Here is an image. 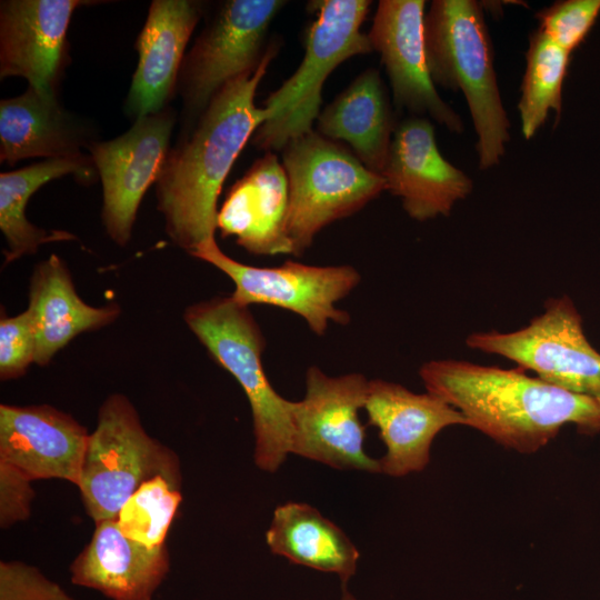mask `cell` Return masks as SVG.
<instances>
[{
    "mask_svg": "<svg viewBox=\"0 0 600 600\" xmlns=\"http://www.w3.org/2000/svg\"><path fill=\"white\" fill-rule=\"evenodd\" d=\"M278 49L271 42L257 70L228 82L191 136L168 154L157 182V208L170 240L190 256L216 241L218 198L241 150L267 119L254 97Z\"/></svg>",
    "mask_w": 600,
    "mask_h": 600,
    "instance_id": "cell-1",
    "label": "cell"
},
{
    "mask_svg": "<svg viewBox=\"0 0 600 600\" xmlns=\"http://www.w3.org/2000/svg\"><path fill=\"white\" fill-rule=\"evenodd\" d=\"M419 376L430 392L456 408L471 427L500 446L530 454L566 424L600 432V404L559 388L520 367L504 369L466 360L424 362Z\"/></svg>",
    "mask_w": 600,
    "mask_h": 600,
    "instance_id": "cell-2",
    "label": "cell"
},
{
    "mask_svg": "<svg viewBox=\"0 0 600 600\" xmlns=\"http://www.w3.org/2000/svg\"><path fill=\"white\" fill-rule=\"evenodd\" d=\"M424 43L432 81L466 97L478 138L479 168L498 164L510 140V122L481 4L473 0L432 1L424 16Z\"/></svg>",
    "mask_w": 600,
    "mask_h": 600,
    "instance_id": "cell-3",
    "label": "cell"
},
{
    "mask_svg": "<svg viewBox=\"0 0 600 600\" xmlns=\"http://www.w3.org/2000/svg\"><path fill=\"white\" fill-rule=\"evenodd\" d=\"M183 320L242 388L252 414L254 464L276 472L290 453L293 401L281 397L268 380L262 364L264 336L249 308L231 297H216L188 307Z\"/></svg>",
    "mask_w": 600,
    "mask_h": 600,
    "instance_id": "cell-4",
    "label": "cell"
},
{
    "mask_svg": "<svg viewBox=\"0 0 600 600\" xmlns=\"http://www.w3.org/2000/svg\"><path fill=\"white\" fill-rule=\"evenodd\" d=\"M370 4L368 0L309 2L317 17L304 33V56L292 76L266 99L267 119L252 137L258 149L281 151L313 131L330 73L346 60L373 51L368 34L361 32Z\"/></svg>",
    "mask_w": 600,
    "mask_h": 600,
    "instance_id": "cell-5",
    "label": "cell"
},
{
    "mask_svg": "<svg viewBox=\"0 0 600 600\" xmlns=\"http://www.w3.org/2000/svg\"><path fill=\"white\" fill-rule=\"evenodd\" d=\"M159 476L181 488L178 456L146 431L128 397L110 394L99 408L77 484L88 516L94 523L117 519L139 487Z\"/></svg>",
    "mask_w": 600,
    "mask_h": 600,
    "instance_id": "cell-6",
    "label": "cell"
},
{
    "mask_svg": "<svg viewBox=\"0 0 600 600\" xmlns=\"http://www.w3.org/2000/svg\"><path fill=\"white\" fill-rule=\"evenodd\" d=\"M281 151L289 187L287 233L294 256H301L322 228L388 191L381 174L343 144L314 130L291 140Z\"/></svg>",
    "mask_w": 600,
    "mask_h": 600,
    "instance_id": "cell-7",
    "label": "cell"
},
{
    "mask_svg": "<svg viewBox=\"0 0 600 600\" xmlns=\"http://www.w3.org/2000/svg\"><path fill=\"white\" fill-rule=\"evenodd\" d=\"M466 344L498 354L537 377L600 404V352L587 339L572 300L550 298L541 314L516 331L473 332Z\"/></svg>",
    "mask_w": 600,
    "mask_h": 600,
    "instance_id": "cell-8",
    "label": "cell"
},
{
    "mask_svg": "<svg viewBox=\"0 0 600 600\" xmlns=\"http://www.w3.org/2000/svg\"><path fill=\"white\" fill-rule=\"evenodd\" d=\"M191 256L228 276L234 284L230 297L241 306L262 303L292 311L318 336L324 334L330 322L344 326L350 321L349 313L336 304L360 282L359 272L351 266L288 260L278 267H252L227 256L216 241Z\"/></svg>",
    "mask_w": 600,
    "mask_h": 600,
    "instance_id": "cell-9",
    "label": "cell"
},
{
    "mask_svg": "<svg viewBox=\"0 0 600 600\" xmlns=\"http://www.w3.org/2000/svg\"><path fill=\"white\" fill-rule=\"evenodd\" d=\"M280 0L224 1L186 54L179 86L187 110L200 114L231 80L253 72L271 42L269 28L286 4Z\"/></svg>",
    "mask_w": 600,
    "mask_h": 600,
    "instance_id": "cell-10",
    "label": "cell"
},
{
    "mask_svg": "<svg viewBox=\"0 0 600 600\" xmlns=\"http://www.w3.org/2000/svg\"><path fill=\"white\" fill-rule=\"evenodd\" d=\"M369 380L360 373L330 377L318 367L306 373V393L293 401L290 453L338 470L379 472L364 450V407Z\"/></svg>",
    "mask_w": 600,
    "mask_h": 600,
    "instance_id": "cell-11",
    "label": "cell"
},
{
    "mask_svg": "<svg viewBox=\"0 0 600 600\" xmlns=\"http://www.w3.org/2000/svg\"><path fill=\"white\" fill-rule=\"evenodd\" d=\"M174 121L173 111L164 109L138 118L116 139L88 147L102 182L101 220L120 247L130 241L142 198L162 173Z\"/></svg>",
    "mask_w": 600,
    "mask_h": 600,
    "instance_id": "cell-12",
    "label": "cell"
},
{
    "mask_svg": "<svg viewBox=\"0 0 600 600\" xmlns=\"http://www.w3.org/2000/svg\"><path fill=\"white\" fill-rule=\"evenodd\" d=\"M423 0H381L367 33L390 80L394 103L428 114L451 132L463 131L460 117L436 90L426 53Z\"/></svg>",
    "mask_w": 600,
    "mask_h": 600,
    "instance_id": "cell-13",
    "label": "cell"
},
{
    "mask_svg": "<svg viewBox=\"0 0 600 600\" xmlns=\"http://www.w3.org/2000/svg\"><path fill=\"white\" fill-rule=\"evenodd\" d=\"M83 0H6L0 4V77H22L57 97L68 59V29Z\"/></svg>",
    "mask_w": 600,
    "mask_h": 600,
    "instance_id": "cell-14",
    "label": "cell"
},
{
    "mask_svg": "<svg viewBox=\"0 0 600 600\" xmlns=\"http://www.w3.org/2000/svg\"><path fill=\"white\" fill-rule=\"evenodd\" d=\"M363 409L386 447L378 459L380 473L397 478L426 469L441 430L467 426L464 417L441 398L382 379L369 380Z\"/></svg>",
    "mask_w": 600,
    "mask_h": 600,
    "instance_id": "cell-15",
    "label": "cell"
},
{
    "mask_svg": "<svg viewBox=\"0 0 600 600\" xmlns=\"http://www.w3.org/2000/svg\"><path fill=\"white\" fill-rule=\"evenodd\" d=\"M381 176L388 191L400 197L404 211L418 221L449 216L472 191V180L440 153L427 118L397 124Z\"/></svg>",
    "mask_w": 600,
    "mask_h": 600,
    "instance_id": "cell-16",
    "label": "cell"
},
{
    "mask_svg": "<svg viewBox=\"0 0 600 600\" xmlns=\"http://www.w3.org/2000/svg\"><path fill=\"white\" fill-rule=\"evenodd\" d=\"M90 433L71 414L50 404H0V461L33 481L78 484Z\"/></svg>",
    "mask_w": 600,
    "mask_h": 600,
    "instance_id": "cell-17",
    "label": "cell"
},
{
    "mask_svg": "<svg viewBox=\"0 0 600 600\" xmlns=\"http://www.w3.org/2000/svg\"><path fill=\"white\" fill-rule=\"evenodd\" d=\"M288 178L276 153L268 151L230 188L218 211L217 229L234 237L251 254H292L287 233Z\"/></svg>",
    "mask_w": 600,
    "mask_h": 600,
    "instance_id": "cell-18",
    "label": "cell"
},
{
    "mask_svg": "<svg viewBox=\"0 0 600 600\" xmlns=\"http://www.w3.org/2000/svg\"><path fill=\"white\" fill-rule=\"evenodd\" d=\"M201 7L191 0L152 1L137 38L138 64L126 100L130 116L138 119L164 110L179 81Z\"/></svg>",
    "mask_w": 600,
    "mask_h": 600,
    "instance_id": "cell-19",
    "label": "cell"
},
{
    "mask_svg": "<svg viewBox=\"0 0 600 600\" xmlns=\"http://www.w3.org/2000/svg\"><path fill=\"white\" fill-rule=\"evenodd\" d=\"M69 570L73 584L110 600H152L170 571V557L166 543L143 546L110 519L96 522L91 540Z\"/></svg>",
    "mask_w": 600,
    "mask_h": 600,
    "instance_id": "cell-20",
    "label": "cell"
},
{
    "mask_svg": "<svg viewBox=\"0 0 600 600\" xmlns=\"http://www.w3.org/2000/svg\"><path fill=\"white\" fill-rule=\"evenodd\" d=\"M38 366L53 357L83 332L113 323L121 313L118 303L93 307L78 294L67 263L57 254L38 262L29 282V306Z\"/></svg>",
    "mask_w": 600,
    "mask_h": 600,
    "instance_id": "cell-21",
    "label": "cell"
},
{
    "mask_svg": "<svg viewBox=\"0 0 600 600\" xmlns=\"http://www.w3.org/2000/svg\"><path fill=\"white\" fill-rule=\"evenodd\" d=\"M397 128L380 73L361 72L317 119L318 132L344 141L371 171L381 174Z\"/></svg>",
    "mask_w": 600,
    "mask_h": 600,
    "instance_id": "cell-22",
    "label": "cell"
},
{
    "mask_svg": "<svg viewBox=\"0 0 600 600\" xmlns=\"http://www.w3.org/2000/svg\"><path fill=\"white\" fill-rule=\"evenodd\" d=\"M86 131L59 103L31 88L0 102V161L29 158H83Z\"/></svg>",
    "mask_w": 600,
    "mask_h": 600,
    "instance_id": "cell-23",
    "label": "cell"
},
{
    "mask_svg": "<svg viewBox=\"0 0 600 600\" xmlns=\"http://www.w3.org/2000/svg\"><path fill=\"white\" fill-rule=\"evenodd\" d=\"M266 541L272 553L294 564L334 573L342 584L357 571L360 553L354 543L308 503L290 501L278 506Z\"/></svg>",
    "mask_w": 600,
    "mask_h": 600,
    "instance_id": "cell-24",
    "label": "cell"
},
{
    "mask_svg": "<svg viewBox=\"0 0 600 600\" xmlns=\"http://www.w3.org/2000/svg\"><path fill=\"white\" fill-rule=\"evenodd\" d=\"M73 176L82 183L94 182L98 174L90 157L58 158L0 174V230L7 243L4 263L51 242L70 241L77 237L64 230L43 229L31 223L26 207L32 194L43 184L64 176Z\"/></svg>",
    "mask_w": 600,
    "mask_h": 600,
    "instance_id": "cell-25",
    "label": "cell"
},
{
    "mask_svg": "<svg viewBox=\"0 0 600 600\" xmlns=\"http://www.w3.org/2000/svg\"><path fill=\"white\" fill-rule=\"evenodd\" d=\"M526 59L518 108L522 134L531 139L546 122L550 110L557 112V118L560 116L570 52L537 30L530 36Z\"/></svg>",
    "mask_w": 600,
    "mask_h": 600,
    "instance_id": "cell-26",
    "label": "cell"
},
{
    "mask_svg": "<svg viewBox=\"0 0 600 600\" xmlns=\"http://www.w3.org/2000/svg\"><path fill=\"white\" fill-rule=\"evenodd\" d=\"M181 501L180 488L159 476L139 487L116 520L126 537L149 548L159 547L166 543Z\"/></svg>",
    "mask_w": 600,
    "mask_h": 600,
    "instance_id": "cell-27",
    "label": "cell"
},
{
    "mask_svg": "<svg viewBox=\"0 0 600 600\" xmlns=\"http://www.w3.org/2000/svg\"><path fill=\"white\" fill-rule=\"evenodd\" d=\"M600 13V0H564L539 11V30L571 53L584 40Z\"/></svg>",
    "mask_w": 600,
    "mask_h": 600,
    "instance_id": "cell-28",
    "label": "cell"
},
{
    "mask_svg": "<svg viewBox=\"0 0 600 600\" xmlns=\"http://www.w3.org/2000/svg\"><path fill=\"white\" fill-rule=\"evenodd\" d=\"M36 342L31 318L26 309L21 313L0 319V379L22 377L34 363Z\"/></svg>",
    "mask_w": 600,
    "mask_h": 600,
    "instance_id": "cell-29",
    "label": "cell"
},
{
    "mask_svg": "<svg viewBox=\"0 0 600 600\" xmlns=\"http://www.w3.org/2000/svg\"><path fill=\"white\" fill-rule=\"evenodd\" d=\"M0 600H74L39 568L19 560L0 561Z\"/></svg>",
    "mask_w": 600,
    "mask_h": 600,
    "instance_id": "cell-30",
    "label": "cell"
},
{
    "mask_svg": "<svg viewBox=\"0 0 600 600\" xmlns=\"http://www.w3.org/2000/svg\"><path fill=\"white\" fill-rule=\"evenodd\" d=\"M32 479L14 466L0 461V527L27 520L34 499Z\"/></svg>",
    "mask_w": 600,
    "mask_h": 600,
    "instance_id": "cell-31",
    "label": "cell"
},
{
    "mask_svg": "<svg viewBox=\"0 0 600 600\" xmlns=\"http://www.w3.org/2000/svg\"><path fill=\"white\" fill-rule=\"evenodd\" d=\"M341 600H357L346 588L342 590Z\"/></svg>",
    "mask_w": 600,
    "mask_h": 600,
    "instance_id": "cell-32",
    "label": "cell"
}]
</instances>
